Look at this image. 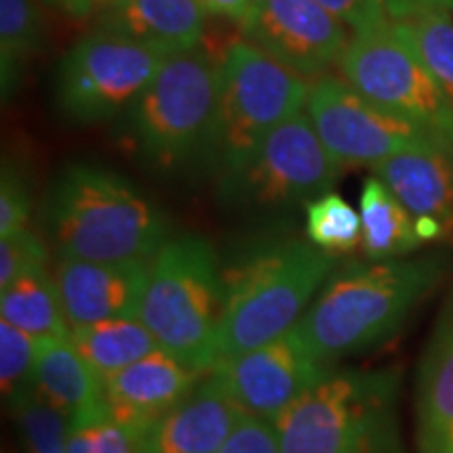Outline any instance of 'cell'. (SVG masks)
Listing matches in <instances>:
<instances>
[{"mask_svg": "<svg viewBox=\"0 0 453 453\" xmlns=\"http://www.w3.org/2000/svg\"><path fill=\"white\" fill-rule=\"evenodd\" d=\"M449 267L445 252L405 260H350L327 277L292 334L326 364L380 347Z\"/></svg>", "mask_w": 453, "mask_h": 453, "instance_id": "cell-1", "label": "cell"}, {"mask_svg": "<svg viewBox=\"0 0 453 453\" xmlns=\"http://www.w3.org/2000/svg\"><path fill=\"white\" fill-rule=\"evenodd\" d=\"M42 223L59 258L151 260L168 242L166 219L137 185L110 168L82 162L55 177Z\"/></svg>", "mask_w": 453, "mask_h": 453, "instance_id": "cell-2", "label": "cell"}, {"mask_svg": "<svg viewBox=\"0 0 453 453\" xmlns=\"http://www.w3.org/2000/svg\"><path fill=\"white\" fill-rule=\"evenodd\" d=\"M334 269L336 254L304 240L273 242L248 254L223 275L217 359L258 349L292 332Z\"/></svg>", "mask_w": 453, "mask_h": 453, "instance_id": "cell-3", "label": "cell"}, {"mask_svg": "<svg viewBox=\"0 0 453 453\" xmlns=\"http://www.w3.org/2000/svg\"><path fill=\"white\" fill-rule=\"evenodd\" d=\"M393 370H334L273 420L281 453H405Z\"/></svg>", "mask_w": 453, "mask_h": 453, "instance_id": "cell-4", "label": "cell"}, {"mask_svg": "<svg viewBox=\"0 0 453 453\" xmlns=\"http://www.w3.org/2000/svg\"><path fill=\"white\" fill-rule=\"evenodd\" d=\"M225 307L217 252L202 235L168 240L150 263L139 319L157 347L196 370H211Z\"/></svg>", "mask_w": 453, "mask_h": 453, "instance_id": "cell-5", "label": "cell"}, {"mask_svg": "<svg viewBox=\"0 0 453 453\" xmlns=\"http://www.w3.org/2000/svg\"><path fill=\"white\" fill-rule=\"evenodd\" d=\"M309 93L303 76L254 44H229L220 61L217 110L203 145L219 185L240 173L280 124L303 111Z\"/></svg>", "mask_w": 453, "mask_h": 453, "instance_id": "cell-6", "label": "cell"}, {"mask_svg": "<svg viewBox=\"0 0 453 453\" xmlns=\"http://www.w3.org/2000/svg\"><path fill=\"white\" fill-rule=\"evenodd\" d=\"M220 64L200 47L170 55L128 107V133L147 160L177 166L203 150L219 99Z\"/></svg>", "mask_w": 453, "mask_h": 453, "instance_id": "cell-7", "label": "cell"}, {"mask_svg": "<svg viewBox=\"0 0 453 453\" xmlns=\"http://www.w3.org/2000/svg\"><path fill=\"white\" fill-rule=\"evenodd\" d=\"M357 93L434 134L453 151V110L420 55L393 24L357 32L338 61Z\"/></svg>", "mask_w": 453, "mask_h": 453, "instance_id": "cell-8", "label": "cell"}, {"mask_svg": "<svg viewBox=\"0 0 453 453\" xmlns=\"http://www.w3.org/2000/svg\"><path fill=\"white\" fill-rule=\"evenodd\" d=\"M168 57L166 50L97 27L61 59L55 78L57 105L72 122L107 120L134 104Z\"/></svg>", "mask_w": 453, "mask_h": 453, "instance_id": "cell-9", "label": "cell"}, {"mask_svg": "<svg viewBox=\"0 0 453 453\" xmlns=\"http://www.w3.org/2000/svg\"><path fill=\"white\" fill-rule=\"evenodd\" d=\"M334 160L307 113L298 111L260 143L240 173L219 185L225 202L252 211L309 203L336 183Z\"/></svg>", "mask_w": 453, "mask_h": 453, "instance_id": "cell-10", "label": "cell"}, {"mask_svg": "<svg viewBox=\"0 0 453 453\" xmlns=\"http://www.w3.org/2000/svg\"><path fill=\"white\" fill-rule=\"evenodd\" d=\"M307 116L340 166L372 168L403 151L445 147L428 130L372 104L336 76H321L311 84Z\"/></svg>", "mask_w": 453, "mask_h": 453, "instance_id": "cell-11", "label": "cell"}, {"mask_svg": "<svg viewBox=\"0 0 453 453\" xmlns=\"http://www.w3.org/2000/svg\"><path fill=\"white\" fill-rule=\"evenodd\" d=\"M332 364L317 359L292 332L286 336L217 359L211 376L246 413L273 422L292 403L334 372Z\"/></svg>", "mask_w": 453, "mask_h": 453, "instance_id": "cell-12", "label": "cell"}, {"mask_svg": "<svg viewBox=\"0 0 453 453\" xmlns=\"http://www.w3.org/2000/svg\"><path fill=\"white\" fill-rule=\"evenodd\" d=\"M242 32L246 42L304 81L324 76L349 44L344 24L315 0H252Z\"/></svg>", "mask_w": 453, "mask_h": 453, "instance_id": "cell-13", "label": "cell"}, {"mask_svg": "<svg viewBox=\"0 0 453 453\" xmlns=\"http://www.w3.org/2000/svg\"><path fill=\"white\" fill-rule=\"evenodd\" d=\"M151 260L90 263L59 258L55 281L72 327L139 317Z\"/></svg>", "mask_w": 453, "mask_h": 453, "instance_id": "cell-14", "label": "cell"}, {"mask_svg": "<svg viewBox=\"0 0 453 453\" xmlns=\"http://www.w3.org/2000/svg\"><path fill=\"white\" fill-rule=\"evenodd\" d=\"M203 373L206 370L180 364L157 349L137 364L104 378L107 407L113 420L139 434L196 390Z\"/></svg>", "mask_w": 453, "mask_h": 453, "instance_id": "cell-15", "label": "cell"}, {"mask_svg": "<svg viewBox=\"0 0 453 453\" xmlns=\"http://www.w3.org/2000/svg\"><path fill=\"white\" fill-rule=\"evenodd\" d=\"M243 411L214 378H206L180 403L141 430V453H217Z\"/></svg>", "mask_w": 453, "mask_h": 453, "instance_id": "cell-16", "label": "cell"}, {"mask_svg": "<svg viewBox=\"0 0 453 453\" xmlns=\"http://www.w3.org/2000/svg\"><path fill=\"white\" fill-rule=\"evenodd\" d=\"M416 447L418 453H453V286L418 367Z\"/></svg>", "mask_w": 453, "mask_h": 453, "instance_id": "cell-17", "label": "cell"}, {"mask_svg": "<svg viewBox=\"0 0 453 453\" xmlns=\"http://www.w3.org/2000/svg\"><path fill=\"white\" fill-rule=\"evenodd\" d=\"M372 170L413 220H437L445 240H453V151L441 145L420 147L388 157Z\"/></svg>", "mask_w": 453, "mask_h": 453, "instance_id": "cell-18", "label": "cell"}, {"mask_svg": "<svg viewBox=\"0 0 453 453\" xmlns=\"http://www.w3.org/2000/svg\"><path fill=\"white\" fill-rule=\"evenodd\" d=\"M206 15L200 0H113L97 27L177 55L200 47Z\"/></svg>", "mask_w": 453, "mask_h": 453, "instance_id": "cell-19", "label": "cell"}, {"mask_svg": "<svg viewBox=\"0 0 453 453\" xmlns=\"http://www.w3.org/2000/svg\"><path fill=\"white\" fill-rule=\"evenodd\" d=\"M34 393L65 418L67 428L110 416L104 378L72 340H41Z\"/></svg>", "mask_w": 453, "mask_h": 453, "instance_id": "cell-20", "label": "cell"}, {"mask_svg": "<svg viewBox=\"0 0 453 453\" xmlns=\"http://www.w3.org/2000/svg\"><path fill=\"white\" fill-rule=\"evenodd\" d=\"M0 315L3 321H9L36 340L72 338L59 288L47 269L32 271L0 290Z\"/></svg>", "mask_w": 453, "mask_h": 453, "instance_id": "cell-21", "label": "cell"}, {"mask_svg": "<svg viewBox=\"0 0 453 453\" xmlns=\"http://www.w3.org/2000/svg\"><path fill=\"white\" fill-rule=\"evenodd\" d=\"M416 220L378 177L361 191V246L370 260H395L420 246Z\"/></svg>", "mask_w": 453, "mask_h": 453, "instance_id": "cell-22", "label": "cell"}, {"mask_svg": "<svg viewBox=\"0 0 453 453\" xmlns=\"http://www.w3.org/2000/svg\"><path fill=\"white\" fill-rule=\"evenodd\" d=\"M70 340L101 378L118 373L160 349L139 317L76 326Z\"/></svg>", "mask_w": 453, "mask_h": 453, "instance_id": "cell-23", "label": "cell"}, {"mask_svg": "<svg viewBox=\"0 0 453 453\" xmlns=\"http://www.w3.org/2000/svg\"><path fill=\"white\" fill-rule=\"evenodd\" d=\"M42 17L34 0H0V72L3 97L19 84L27 61L41 50Z\"/></svg>", "mask_w": 453, "mask_h": 453, "instance_id": "cell-24", "label": "cell"}, {"mask_svg": "<svg viewBox=\"0 0 453 453\" xmlns=\"http://www.w3.org/2000/svg\"><path fill=\"white\" fill-rule=\"evenodd\" d=\"M393 27L420 55L453 110V17L449 13L418 15L393 21Z\"/></svg>", "mask_w": 453, "mask_h": 453, "instance_id": "cell-25", "label": "cell"}, {"mask_svg": "<svg viewBox=\"0 0 453 453\" xmlns=\"http://www.w3.org/2000/svg\"><path fill=\"white\" fill-rule=\"evenodd\" d=\"M304 229L309 242L321 250L350 252L361 242V214L334 191L304 203Z\"/></svg>", "mask_w": 453, "mask_h": 453, "instance_id": "cell-26", "label": "cell"}, {"mask_svg": "<svg viewBox=\"0 0 453 453\" xmlns=\"http://www.w3.org/2000/svg\"><path fill=\"white\" fill-rule=\"evenodd\" d=\"M38 349L41 340L9 321H0V388L13 410L34 393Z\"/></svg>", "mask_w": 453, "mask_h": 453, "instance_id": "cell-27", "label": "cell"}, {"mask_svg": "<svg viewBox=\"0 0 453 453\" xmlns=\"http://www.w3.org/2000/svg\"><path fill=\"white\" fill-rule=\"evenodd\" d=\"M26 453H67V420L36 393L15 407Z\"/></svg>", "mask_w": 453, "mask_h": 453, "instance_id": "cell-28", "label": "cell"}, {"mask_svg": "<svg viewBox=\"0 0 453 453\" xmlns=\"http://www.w3.org/2000/svg\"><path fill=\"white\" fill-rule=\"evenodd\" d=\"M67 453H141L137 434L110 416L67 428Z\"/></svg>", "mask_w": 453, "mask_h": 453, "instance_id": "cell-29", "label": "cell"}, {"mask_svg": "<svg viewBox=\"0 0 453 453\" xmlns=\"http://www.w3.org/2000/svg\"><path fill=\"white\" fill-rule=\"evenodd\" d=\"M47 246L32 231L0 237V290L32 271L47 269Z\"/></svg>", "mask_w": 453, "mask_h": 453, "instance_id": "cell-30", "label": "cell"}, {"mask_svg": "<svg viewBox=\"0 0 453 453\" xmlns=\"http://www.w3.org/2000/svg\"><path fill=\"white\" fill-rule=\"evenodd\" d=\"M32 197L26 177L15 166L4 164L0 177V237L24 231L30 220Z\"/></svg>", "mask_w": 453, "mask_h": 453, "instance_id": "cell-31", "label": "cell"}, {"mask_svg": "<svg viewBox=\"0 0 453 453\" xmlns=\"http://www.w3.org/2000/svg\"><path fill=\"white\" fill-rule=\"evenodd\" d=\"M217 453H281V449L273 422L243 413L234 433Z\"/></svg>", "mask_w": 453, "mask_h": 453, "instance_id": "cell-32", "label": "cell"}, {"mask_svg": "<svg viewBox=\"0 0 453 453\" xmlns=\"http://www.w3.org/2000/svg\"><path fill=\"white\" fill-rule=\"evenodd\" d=\"M315 3L336 17L340 24L353 27L355 34L388 24L384 0H315Z\"/></svg>", "mask_w": 453, "mask_h": 453, "instance_id": "cell-33", "label": "cell"}, {"mask_svg": "<svg viewBox=\"0 0 453 453\" xmlns=\"http://www.w3.org/2000/svg\"><path fill=\"white\" fill-rule=\"evenodd\" d=\"M384 11L393 21H403L418 15L451 13L453 0H384Z\"/></svg>", "mask_w": 453, "mask_h": 453, "instance_id": "cell-34", "label": "cell"}, {"mask_svg": "<svg viewBox=\"0 0 453 453\" xmlns=\"http://www.w3.org/2000/svg\"><path fill=\"white\" fill-rule=\"evenodd\" d=\"M42 3L73 17V19H84V17L104 13L113 0H42Z\"/></svg>", "mask_w": 453, "mask_h": 453, "instance_id": "cell-35", "label": "cell"}, {"mask_svg": "<svg viewBox=\"0 0 453 453\" xmlns=\"http://www.w3.org/2000/svg\"><path fill=\"white\" fill-rule=\"evenodd\" d=\"M208 15L225 17V19L242 24L250 11L252 0H200Z\"/></svg>", "mask_w": 453, "mask_h": 453, "instance_id": "cell-36", "label": "cell"}]
</instances>
